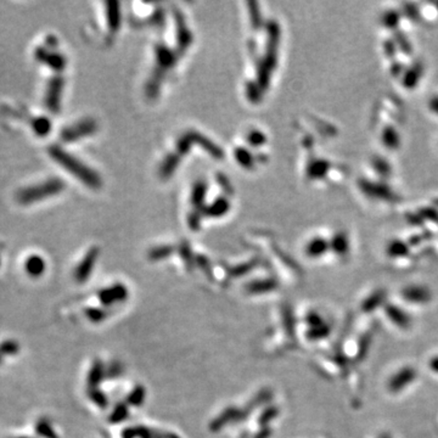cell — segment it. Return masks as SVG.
Wrapping results in <instances>:
<instances>
[{
    "instance_id": "1",
    "label": "cell",
    "mask_w": 438,
    "mask_h": 438,
    "mask_svg": "<svg viewBox=\"0 0 438 438\" xmlns=\"http://www.w3.org/2000/svg\"><path fill=\"white\" fill-rule=\"evenodd\" d=\"M48 152L49 155H50V157L53 158L55 162H57L58 164L62 165L66 171L71 172L74 177L79 178L80 180L84 181V183L89 184L90 186H96L97 184L96 175L94 174L89 168H87L83 163H80L77 158H74L72 155L65 151L64 149L54 145L49 149Z\"/></svg>"
},
{
    "instance_id": "2",
    "label": "cell",
    "mask_w": 438,
    "mask_h": 438,
    "mask_svg": "<svg viewBox=\"0 0 438 438\" xmlns=\"http://www.w3.org/2000/svg\"><path fill=\"white\" fill-rule=\"evenodd\" d=\"M64 187L65 185L60 179L51 178V179H47L41 183L35 184L33 186L21 189L16 194V200L21 204H32L60 194L64 190Z\"/></svg>"
},
{
    "instance_id": "3",
    "label": "cell",
    "mask_w": 438,
    "mask_h": 438,
    "mask_svg": "<svg viewBox=\"0 0 438 438\" xmlns=\"http://www.w3.org/2000/svg\"><path fill=\"white\" fill-rule=\"evenodd\" d=\"M64 90V80L61 77H54L48 83L47 92H45V106L49 111L57 113L60 111L61 106V96H62Z\"/></svg>"
},
{
    "instance_id": "4",
    "label": "cell",
    "mask_w": 438,
    "mask_h": 438,
    "mask_svg": "<svg viewBox=\"0 0 438 438\" xmlns=\"http://www.w3.org/2000/svg\"><path fill=\"white\" fill-rule=\"evenodd\" d=\"M51 45L49 44V48L39 47L35 49L34 51V57L35 60L41 62L43 65H47L48 67H50L51 70L55 71H61L66 65V60L60 53L51 50Z\"/></svg>"
},
{
    "instance_id": "5",
    "label": "cell",
    "mask_w": 438,
    "mask_h": 438,
    "mask_svg": "<svg viewBox=\"0 0 438 438\" xmlns=\"http://www.w3.org/2000/svg\"><path fill=\"white\" fill-rule=\"evenodd\" d=\"M94 129V124L90 121H83L77 124L68 127V128L64 129L61 133V138L65 141H74L77 139L82 138V136L89 134L92 133Z\"/></svg>"
},
{
    "instance_id": "6",
    "label": "cell",
    "mask_w": 438,
    "mask_h": 438,
    "mask_svg": "<svg viewBox=\"0 0 438 438\" xmlns=\"http://www.w3.org/2000/svg\"><path fill=\"white\" fill-rule=\"evenodd\" d=\"M45 268V261L38 255L29 256L25 262V270L31 278H40L44 274Z\"/></svg>"
},
{
    "instance_id": "7",
    "label": "cell",
    "mask_w": 438,
    "mask_h": 438,
    "mask_svg": "<svg viewBox=\"0 0 438 438\" xmlns=\"http://www.w3.org/2000/svg\"><path fill=\"white\" fill-rule=\"evenodd\" d=\"M32 129H33L34 134L38 135L39 138H44L51 131L50 119H48L44 116L35 117V118L32 119Z\"/></svg>"
},
{
    "instance_id": "8",
    "label": "cell",
    "mask_w": 438,
    "mask_h": 438,
    "mask_svg": "<svg viewBox=\"0 0 438 438\" xmlns=\"http://www.w3.org/2000/svg\"><path fill=\"white\" fill-rule=\"evenodd\" d=\"M35 433L41 438H58L48 419H39L35 424Z\"/></svg>"
},
{
    "instance_id": "9",
    "label": "cell",
    "mask_w": 438,
    "mask_h": 438,
    "mask_svg": "<svg viewBox=\"0 0 438 438\" xmlns=\"http://www.w3.org/2000/svg\"><path fill=\"white\" fill-rule=\"evenodd\" d=\"M94 257H95V253L90 252L89 255H88L87 257L84 258L82 264H80L79 267L77 268V270H76L77 280L82 281L88 277V275H89V272H90V269H92L93 262H94Z\"/></svg>"
},
{
    "instance_id": "10",
    "label": "cell",
    "mask_w": 438,
    "mask_h": 438,
    "mask_svg": "<svg viewBox=\"0 0 438 438\" xmlns=\"http://www.w3.org/2000/svg\"><path fill=\"white\" fill-rule=\"evenodd\" d=\"M19 352V345L14 340H6L0 343V356H15Z\"/></svg>"
},
{
    "instance_id": "11",
    "label": "cell",
    "mask_w": 438,
    "mask_h": 438,
    "mask_svg": "<svg viewBox=\"0 0 438 438\" xmlns=\"http://www.w3.org/2000/svg\"><path fill=\"white\" fill-rule=\"evenodd\" d=\"M16 438H31V437H16Z\"/></svg>"
},
{
    "instance_id": "12",
    "label": "cell",
    "mask_w": 438,
    "mask_h": 438,
    "mask_svg": "<svg viewBox=\"0 0 438 438\" xmlns=\"http://www.w3.org/2000/svg\"><path fill=\"white\" fill-rule=\"evenodd\" d=\"M0 364H2V356H0Z\"/></svg>"
}]
</instances>
